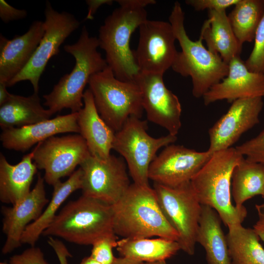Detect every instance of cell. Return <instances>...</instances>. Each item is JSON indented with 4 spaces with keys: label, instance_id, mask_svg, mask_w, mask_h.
I'll return each instance as SVG.
<instances>
[{
    "label": "cell",
    "instance_id": "cell-1",
    "mask_svg": "<svg viewBox=\"0 0 264 264\" xmlns=\"http://www.w3.org/2000/svg\"><path fill=\"white\" fill-rule=\"evenodd\" d=\"M111 206L114 233L123 238L156 236L177 241L178 235L166 218L154 188L131 184Z\"/></svg>",
    "mask_w": 264,
    "mask_h": 264
},
{
    "label": "cell",
    "instance_id": "cell-2",
    "mask_svg": "<svg viewBox=\"0 0 264 264\" xmlns=\"http://www.w3.org/2000/svg\"><path fill=\"white\" fill-rule=\"evenodd\" d=\"M98 47L97 38L90 36L85 26L75 43L64 45V50L73 56L75 64L71 71L64 75L49 93L43 95L44 105L53 114L64 109L75 113L83 108L84 90L91 76L108 66L98 51Z\"/></svg>",
    "mask_w": 264,
    "mask_h": 264
},
{
    "label": "cell",
    "instance_id": "cell-3",
    "mask_svg": "<svg viewBox=\"0 0 264 264\" xmlns=\"http://www.w3.org/2000/svg\"><path fill=\"white\" fill-rule=\"evenodd\" d=\"M169 22L181 49L172 68L183 77H190L193 95L202 97L212 86L227 75L228 65L219 55L206 48L201 39H190L184 27V13L178 1L174 3Z\"/></svg>",
    "mask_w": 264,
    "mask_h": 264
},
{
    "label": "cell",
    "instance_id": "cell-4",
    "mask_svg": "<svg viewBox=\"0 0 264 264\" xmlns=\"http://www.w3.org/2000/svg\"><path fill=\"white\" fill-rule=\"evenodd\" d=\"M242 156L233 147L214 153L191 180L200 203L214 209L227 227L247 216L245 207L237 208L231 199L233 171Z\"/></svg>",
    "mask_w": 264,
    "mask_h": 264
},
{
    "label": "cell",
    "instance_id": "cell-5",
    "mask_svg": "<svg viewBox=\"0 0 264 264\" xmlns=\"http://www.w3.org/2000/svg\"><path fill=\"white\" fill-rule=\"evenodd\" d=\"M113 233L111 206L82 195L66 204L43 235L79 245H92Z\"/></svg>",
    "mask_w": 264,
    "mask_h": 264
},
{
    "label": "cell",
    "instance_id": "cell-6",
    "mask_svg": "<svg viewBox=\"0 0 264 264\" xmlns=\"http://www.w3.org/2000/svg\"><path fill=\"white\" fill-rule=\"evenodd\" d=\"M147 20L144 8L120 6L99 28V47L105 51L108 66L119 80L134 81L139 72L130 42L133 32Z\"/></svg>",
    "mask_w": 264,
    "mask_h": 264
},
{
    "label": "cell",
    "instance_id": "cell-7",
    "mask_svg": "<svg viewBox=\"0 0 264 264\" xmlns=\"http://www.w3.org/2000/svg\"><path fill=\"white\" fill-rule=\"evenodd\" d=\"M88 84L99 115L115 132L129 117H141L142 95L135 81L118 79L108 66L92 75Z\"/></svg>",
    "mask_w": 264,
    "mask_h": 264
},
{
    "label": "cell",
    "instance_id": "cell-8",
    "mask_svg": "<svg viewBox=\"0 0 264 264\" xmlns=\"http://www.w3.org/2000/svg\"><path fill=\"white\" fill-rule=\"evenodd\" d=\"M147 123L136 116L129 117L115 133L112 149L124 158L133 183L149 186V169L162 147L173 144L176 136L168 133L154 138L147 132Z\"/></svg>",
    "mask_w": 264,
    "mask_h": 264
},
{
    "label": "cell",
    "instance_id": "cell-9",
    "mask_svg": "<svg viewBox=\"0 0 264 264\" xmlns=\"http://www.w3.org/2000/svg\"><path fill=\"white\" fill-rule=\"evenodd\" d=\"M153 188L166 218L178 234L181 250L194 255L202 207L191 181L176 187L154 183Z\"/></svg>",
    "mask_w": 264,
    "mask_h": 264
},
{
    "label": "cell",
    "instance_id": "cell-10",
    "mask_svg": "<svg viewBox=\"0 0 264 264\" xmlns=\"http://www.w3.org/2000/svg\"><path fill=\"white\" fill-rule=\"evenodd\" d=\"M44 33L26 66L7 84L11 87L22 81H29L34 93H38L39 82L50 59L57 55L66 39L80 26V22L71 13L55 10L49 1L44 9Z\"/></svg>",
    "mask_w": 264,
    "mask_h": 264
},
{
    "label": "cell",
    "instance_id": "cell-11",
    "mask_svg": "<svg viewBox=\"0 0 264 264\" xmlns=\"http://www.w3.org/2000/svg\"><path fill=\"white\" fill-rule=\"evenodd\" d=\"M33 150L34 164L44 171V181L52 186L70 176L90 155L86 141L78 133L52 136L37 144Z\"/></svg>",
    "mask_w": 264,
    "mask_h": 264
},
{
    "label": "cell",
    "instance_id": "cell-12",
    "mask_svg": "<svg viewBox=\"0 0 264 264\" xmlns=\"http://www.w3.org/2000/svg\"><path fill=\"white\" fill-rule=\"evenodd\" d=\"M80 167L83 195L109 205L117 202L131 184L125 161L113 155L102 159L90 154Z\"/></svg>",
    "mask_w": 264,
    "mask_h": 264
},
{
    "label": "cell",
    "instance_id": "cell-13",
    "mask_svg": "<svg viewBox=\"0 0 264 264\" xmlns=\"http://www.w3.org/2000/svg\"><path fill=\"white\" fill-rule=\"evenodd\" d=\"M139 33L133 54L139 72L163 75L172 68L178 53L172 25L169 22L147 19L139 27Z\"/></svg>",
    "mask_w": 264,
    "mask_h": 264
},
{
    "label": "cell",
    "instance_id": "cell-14",
    "mask_svg": "<svg viewBox=\"0 0 264 264\" xmlns=\"http://www.w3.org/2000/svg\"><path fill=\"white\" fill-rule=\"evenodd\" d=\"M163 75L139 72L134 81L140 88L147 119L176 136L181 126L178 97L165 86Z\"/></svg>",
    "mask_w": 264,
    "mask_h": 264
},
{
    "label": "cell",
    "instance_id": "cell-15",
    "mask_svg": "<svg viewBox=\"0 0 264 264\" xmlns=\"http://www.w3.org/2000/svg\"><path fill=\"white\" fill-rule=\"evenodd\" d=\"M212 154L208 150L198 152L182 145H169L152 162L149 179L169 187L190 182Z\"/></svg>",
    "mask_w": 264,
    "mask_h": 264
},
{
    "label": "cell",
    "instance_id": "cell-16",
    "mask_svg": "<svg viewBox=\"0 0 264 264\" xmlns=\"http://www.w3.org/2000/svg\"><path fill=\"white\" fill-rule=\"evenodd\" d=\"M263 98L237 99L209 130V147L212 154L231 148L241 135L259 123L263 108Z\"/></svg>",
    "mask_w": 264,
    "mask_h": 264
},
{
    "label": "cell",
    "instance_id": "cell-17",
    "mask_svg": "<svg viewBox=\"0 0 264 264\" xmlns=\"http://www.w3.org/2000/svg\"><path fill=\"white\" fill-rule=\"evenodd\" d=\"M44 180L39 174L34 188L19 203L11 207H3V233L6 238L1 252L7 254L22 244L21 238L31 221L36 220L49 202L44 189Z\"/></svg>",
    "mask_w": 264,
    "mask_h": 264
},
{
    "label": "cell",
    "instance_id": "cell-18",
    "mask_svg": "<svg viewBox=\"0 0 264 264\" xmlns=\"http://www.w3.org/2000/svg\"><path fill=\"white\" fill-rule=\"evenodd\" d=\"M228 66L227 75L202 97L205 105L223 100L232 103L239 99L264 97V74L249 71L240 56L232 59Z\"/></svg>",
    "mask_w": 264,
    "mask_h": 264
},
{
    "label": "cell",
    "instance_id": "cell-19",
    "mask_svg": "<svg viewBox=\"0 0 264 264\" xmlns=\"http://www.w3.org/2000/svg\"><path fill=\"white\" fill-rule=\"evenodd\" d=\"M78 116V112H71L30 125L4 129L0 139L4 148L24 152L34 145L59 133L79 134Z\"/></svg>",
    "mask_w": 264,
    "mask_h": 264
},
{
    "label": "cell",
    "instance_id": "cell-20",
    "mask_svg": "<svg viewBox=\"0 0 264 264\" xmlns=\"http://www.w3.org/2000/svg\"><path fill=\"white\" fill-rule=\"evenodd\" d=\"M44 33V22L36 21L22 35L0 36V83L6 84L28 64Z\"/></svg>",
    "mask_w": 264,
    "mask_h": 264
},
{
    "label": "cell",
    "instance_id": "cell-21",
    "mask_svg": "<svg viewBox=\"0 0 264 264\" xmlns=\"http://www.w3.org/2000/svg\"><path fill=\"white\" fill-rule=\"evenodd\" d=\"M83 103L77 119L79 134L86 141L91 155L107 159L110 155L115 132L99 115L89 89L84 92Z\"/></svg>",
    "mask_w": 264,
    "mask_h": 264
},
{
    "label": "cell",
    "instance_id": "cell-22",
    "mask_svg": "<svg viewBox=\"0 0 264 264\" xmlns=\"http://www.w3.org/2000/svg\"><path fill=\"white\" fill-rule=\"evenodd\" d=\"M34 150L24 155L21 161L12 165L0 154V200L15 205L30 193V186L37 168L33 160Z\"/></svg>",
    "mask_w": 264,
    "mask_h": 264
},
{
    "label": "cell",
    "instance_id": "cell-23",
    "mask_svg": "<svg viewBox=\"0 0 264 264\" xmlns=\"http://www.w3.org/2000/svg\"><path fill=\"white\" fill-rule=\"evenodd\" d=\"M208 18L202 25L199 38L207 49L219 55L227 64L240 56L242 48L232 29L226 11H208Z\"/></svg>",
    "mask_w": 264,
    "mask_h": 264
},
{
    "label": "cell",
    "instance_id": "cell-24",
    "mask_svg": "<svg viewBox=\"0 0 264 264\" xmlns=\"http://www.w3.org/2000/svg\"><path fill=\"white\" fill-rule=\"evenodd\" d=\"M197 242L206 253L208 264H231L226 235L221 227V219L211 207L201 205Z\"/></svg>",
    "mask_w": 264,
    "mask_h": 264
},
{
    "label": "cell",
    "instance_id": "cell-25",
    "mask_svg": "<svg viewBox=\"0 0 264 264\" xmlns=\"http://www.w3.org/2000/svg\"><path fill=\"white\" fill-rule=\"evenodd\" d=\"M52 115L41 105L38 93L27 97L10 93L0 106V126L2 130L23 127L50 119Z\"/></svg>",
    "mask_w": 264,
    "mask_h": 264
},
{
    "label": "cell",
    "instance_id": "cell-26",
    "mask_svg": "<svg viewBox=\"0 0 264 264\" xmlns=\"http://www.w3.org/2000/svg\"><path fill=\"white\" fill-rule=\"evenodd\" d=\"M82 176L83 172L79 167L66 181H59L53 186L51 199L40 217L26 228L21 238L22 244L34 246L40 236L53 221L63 203L74 191L81 189Z\"/></svg>",
    "mask_w": 264,
    "mask_h": 264
},
{
    "label": "cell",
    "instance_id": "cell-27",
    "mask_svg": "<svg viewBox=\"0 0 264 264\" xmlns=\"http://www.w3.org/2000/svg\"><path fill=\"white\" fill-rule=\"evenodd\" d=\"M116 248L121 257L143 263L165 261L181 249L177 241L159 237L122 238L118 241Z\"/></svg>",
    "mask_w": 264,
    "mask_h": 264
},
{
    "label": "cell",
    "instance_id": "cell-28",
    "mask_svg": "<svg viewBox=\"0 0 264 264\" xmlns=\"http://www.w3.org/2000/svg\"><path fill=\"white\" fill-rule=\"evenodd\" d=\"M231 184L235 206L243 208L245 201L264 192V166L243 156L234 168Z\"/></svg>",
    "mask_w": 264,
    "mask_h": 264
},
{
    "label": "cell",
    "instance_id": "cell-29",
    "mask_svg": "<svg viewBox=\"0 0 264 264\" xmlns=\"http://www.w3.org/2000/svg\"><path fill=\"white\" fill-rule=\"evenodd\" d=\"M226 235L231 264H264V248L253 229L231 225Z\"/></svg>",
    "mask_w": 264,
    "mask_h": 264
},
{
    "label": "cell",
    "instance_id": "cell-30",
    "mask_svg": "<svg viewBox=\"0 0 264 264\" xmlns=\"http://www.w3.org/2000/svg\"><path fill=\"white\" fill-rule=\"evenodd\" d=\"M227 15L240 44L252 42L264 16V0H239Z\"/></svg>",
    "mask_w": 264,
    "mask_h": 264
},
{
    "label": "cell",
    "instance_id": "cell-31",
    "mask_svg": "<svg viewBox=\"0 0 264 264\" xmlns=\"http://www.w3.org/2000/svg\"><path fill=\"white\" fill-rule=\"evenodd\" d=\"M254 40L253 49L244 64L249 71L264 74V16L257 29Z\"/></svg>",
    "mask_w": 264,
    "mask_h": 264
},
{
    "label": "cell",
    "instance_id": "cell-32",
    "mask_svg": "<svg viewBox=\"0 0 264 264\" xmlns=\"http://www.w3.org/2000/svg\"><path fill=\"white\" fill-rule=\"evenodd\" d=\"M117 237L115 233L103 237L92 244L90 256L101 264H113L116 257L112 249L117 246Z\"/></svg>",
    "mask_w": 264,
    "mask_h": 264
},
{
    "label": "cell",
    "instance_id": "cell-33",
    "mask_svg": "<svg viewBox=\"0 0 264 264\" xmlns=\"http://www.w3.org/2000/svg\"><path fill=\"white\" fill-rule=\"evenodd\" d=\"M236 149L246 158L264 166V129Z\"/></svg>",
    "mask_w": 264,
    "mask_h": 264
},
{
    "label": "cell",
    "instance_id": "cell-34",
    "mask_svg": "<svg viewBox=\"0 0 264 264\" xmlns=\"http://www.w3.org/2000/svg\"><path fill=\"white\" fill-rule=\"evenodd\" d=\"M239 0H186L185 3L196 11L205 9L218 11H226L231 6L235 5Z\"/></svg>",
    "mask_w": 264,
    "mask_h": 264
},
{
    "label": "cell",
    "instance_id": "cell-35",
    "mask_svg": "<svg viewBox=\"0 0 264 264\" xmlns=\"http://www.w3.org/2000/svg\"><path fill=\"white\" fill-rule=\"evenodd\" d=\"M12 264H48L42 250L38 247L31 246L22 253L10 258Z\"/></svg>",
    "mask_w": 264,
    "mask_h": 264
},
{
    "label": "cell",
    "instance_id": "cell-36",
    "mask_svg": "<svg viewBox=\"0 0 264 264\" xmlns=\"http://www.w3.org/2000/svg\"><path fill=\"white\" fill-rule=\"evenodd\" d=\"M27 15L25 10L17 9L5 0H0V18L4 22L8 23L25 18Z\"/></svg>",
    "mask_w": 264,
    "mask_h": 264
},
{
    "label": "cell",
    "instance_id": "cell-37",
    "mask_svg": "<svg viewBox=\"0 0 264 264\" xmlns=\"http://www.w3.org/2000/svg\"><path fill=\"white\" fill-rule=\"evenodd\" d=\"M258 220L253 226V229L260 239L264 242V204L255 205Z\"/></svg>",
    "mask_w": 264,
    "mask_h": 264
},
{
    "label": "cell",
    "instance_id": "cell-38",
    "mask_svg": "<svg viewBox=\"0 0 264 264\" xmlns=\"http://www.w3.org/2000/svg\"><path fill=\"white\" fill-rule=\"evenodd\" d=\"M113 2L112 0H87L86 3L88 7V12L84 19V21L92 20L93 19L94 15L96 12L97 9L104 4L111 5Z\"/></svg>",
    "mask_w": 264,
    "mask_h": 264
},
{
    "label": "cell",
    "instance_id": "cell-39",
    "mask_svg": "<svg viewBox=\"0 0 264 264\" xmlns=\"http://www.w3.org/2000/svg\"><path fill=\"white\" fill-rule=\"evenodd\" d=\"M120 6H128L136 8H144L149 5L156 3L154 0H117Z\"/></svg>",
    "mask_w": 264,
    "mask_h": 264
},
{
    "label": "cell",
    "instance_id": "cell-40",
    "mask_svg": "<svg viewBox=\"0 0 264 264\" xmlns=\"http://www.w3.org/2000/svg\"><path fill=\"white\" fill-rule=\"evenodd\" d=\"M7 85L3 83H0V106L3 104L8 99L10 93L7 89Z\"/></svg>",
    "mask_w": 264,
    "mask_h": 264
},
{
    "label": "cell",
    "instance_id": "cell-41",
    "mask_svg": "<svg viewBox=\"0 0 264 264\" xmlns=\"http://www.w3.org/2000/svg\"><path fill=\"white\" fill-rule=\"evenodd\" d=\"M144 263L142 262L121 257L116 258L113 264H144Z\"/></svg>",
    "mask_w": 264,
    "mask_h": 264
},
{
    "label": "cell",
    "instance_id": "cell-42",
    "mask_svg": "<svg viewBox=\"0 0 264 264\" xmlns=\"http://www.w3.org/2000/svg\"><path fill=\"white\" fill-rule=\"evenodd\" d=\"M79 264H101L90 256L84 258Z\"/></svg>",
    "mask_w": 264,
    "mask_h": 264
},
{
    "label": "cell",
    "instance_id": "cell-43",
    "mask_svg": "<svg viewBox=\"0 0 264 264\" xmlns=\"http://www.w3.org/2000/svg\"><path fill=\"white\" fill-rule=\"evenodd\" d=\"M144 264H167L165 261H160L152 263H144Z\"/></svg>",
    "mask_w": 264,
    "mask_h": 264
},
{
    "label": "cell",
    "instance_id": "cell-44",
    "mask_svg": "<svg viewBox=\"0 0 264 264\" xmlns=\"http://www.w3.org/2000/svg\"><path fill=\"white\" fill-rule=\"evenodd\" d=\"M0 264H12L11 263H4V262H1Z\"/></svg>",
    "mask_w": 264,
    "mask_h": 264
},
{
    "label": "cell",
    "instance_id": "cell-45",
    "mask_svg": "<svg viewBox=\"0 0 264 264\" xmlns=\"http://www.w3.org/2000/svg\"><path fill=\"white\" fill-rule=\"evenodd\" d=\"M261 196L263 197V198H264V191Z\"/></svg>",
    "mask_w": 264,
    "mask_h": 264
}]
</instances>
